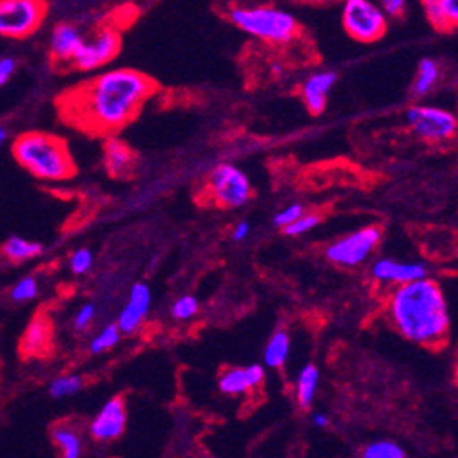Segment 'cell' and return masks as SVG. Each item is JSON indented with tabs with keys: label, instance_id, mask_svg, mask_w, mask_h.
Masks as SVG:
<instances>
[{
	"label": "cell",
	"instance_id": "23",
	"mask_svg": "<svg viewBox=\"0 0 458 458\" xmlns=\"http://www.w3.org/2000/svg\"><path fill=\"white\" fill-rule=\"evenodd\" d=\"M45 248L41 242H35V241H28L22 237H10L3 248H0V255H3L8 262L12 264H21L26 260H33L39 255H43Z\"/></svg>",
	"mask_w": 458,
	"mask_h": 458
},
{
	"label": "cell",
	"instance_id": "29",
	"mask_svg": "<svg viewBox=\"0 0 458 458\" xmlns=\"http://www.w3.org/2000/svg\"><path fill=\"white\" fill-rule=\"evenodd\" d=\"M68 268L73 276H87L94 268V253L89 248L75 250L68 259Z\"/></svg>",
	"mask_w": 458,
	"mask_h": 458
},
{
	"label": "cell",
	"instance_id": "28",
	"mask_svg": "<svg viewBox=\"0 0 458 458\" xmlns=\"http://www.w3.org/2000/svg\"><path fill=\"white\" fill-rule=\"evenodd\" d=\"M200 312V302L195 295H182L171 304V318L174 321H191Z\"/></svg>",
	"mask_w": 458,
	"mask_h": 458
},
{
	"label": "cell",
	"instance_id": "33",
	"mask_svg": "<svg viewBox=\"0 0 458 458\" xmlns=\"http://www.w3.org/2000/svg\"><path fill=\"white\" fill-rule=\"evenodd\" d=\"M304 213H307V211H304L302 204L295 202V204H290V206L283 208L279 213H276V215H274L272 224H274L276 227L284 229V227H288L290 224H293V222H295L301 215H304Z\"/></svg>",
	"mask_w": 458,
	"mask_h": 458
},
{
	"label": "cell",
	"instance_id": "12",
	"mask_svg": "<svg viewBox=\"0 0 458 458\" xmlns=\"http://www.w3.org/2000/svg\"><path fill=\"white\" fill-rule=\"evenodd\" d=\"M127 403L122 396L106 400L89 424V433L98 442L118 440L127 429Z\"/></svg>",
	"mask_w": 458,
	"mask_h": 458
},
{
	"label": "cell",
	"instance_id": "3",
	"mask_svg": "<svg viewBox=\"0 0 458 458\" xmlns=\"http://www.w3.org/2000/svg\"><path fill=\"white\" fill-rule=\"evenodd\" d=\"M15 162L33 178L47 183H61L75 174V162L66 140L57 134L30 131L12 143Z\"/></svg>",
	"mask_w": 458,
	"mask_h": 458
},
{
	"label": "cell",
	"instance_id": "24",
	"mask_svg": "<svg viewBox=\"0 0 458 458\" xmlns=\"http://www.w3.org/2000/svg\"><path fill=\"white\" fill-rule=\"evenodd\" d=\"M85 387V377L80 374H61L57 377H54L48 386V393L52 398L55 400H64V398H72L75 394H80Z\"/></svg>",
	"mask_w": 458,
	"mask_h": 458
},
{
	"label": "cell",
	"instance_id": "18",
	"mask_svg": "<svg viewBox=\"0 0 458 458\" xmlns=\"http://www.w3.org/2000/svg\"><path fill=\"white\" fill-rule=\"evenodd\" d=\"M83 41H85V33L78 26L61 22L54 26L50 33V39H48L50 55L57 63H72L73 55L78 54Z\"/></svg>",
	"mask_w": 458,
	"mask_h": 458
},
{
	"label": "cell",
	"instance_id": "27",
	"mask_svg": "<svg viewBox=\"0 0 458 458\" xmlns=\"http://www.w3.org/2000/svg\"><path fill=\"white\" fill-rule=\"evenodd\" d=\"M39 293H41V284H39V281H37V277H33V276H24V277H21V279L12 286V290H10V299H12L13 302L22 304V302H30V301L37 299V297H39Z\"/></svg>",
	"mask_w": 458,
	"mask_h": 458
},
{
	"label": "cell",
	"instance_id": "8",
	"mask_svg": "<svg viewBox=\"0 0 458 458\" xmlns=\"http://www.w3.org/2000/svg\"><path fill=\"white\" fill-rule=\"evenodd\" d=\"M381 239H384V232L379 225H365L328 244L325 257L339 268H358L370 259Z\"/></svg>",
	"mask_w": 458,
	"mask_h": 458
},
{
	"label": "cell",
	"instance_id": "19",
	"mask_svg": "<svg viewBox=\"0 0 458 458\" xmlns=\"http://www.w3.org/2000/svg\"><path fill=\"white\" fill-rule=\"evenodd\" d=\"M52 442L57 447L59 458H83L85 440L80 428L70 422H61L52 429Z\"/></svg>",
	"mask_w": 458,
	"mask_h": 458
},
{
	"label": "cell",
	"instance_id": "21",
	"mask_svg": "<svg viewBox=\"0 0 458 458\" xmlns=\"http://www.w3.org/2000/svg\"><path fill=\"white\" fill-rule=\"evenodd\" d=\"M440 78H442L440 64L431 57H424L422 61L418 63L414 80H412V85H411L412 98L422 99V98L429 96L435 90V87L438 85Z\"/></svg>",
	"mask_w": 458,
	"mask_h": 458
},
{
	"label": "cell",
	"instance_id": "39",
	"mask_svg": "<svg viewBox=\"0 0 458 458\" xmlns=\"http://www.w3.org/2000/svg\"><path fill=\"white\" fill-rule=\"evenodd\" d=\"M10 140V131L4 123H0V148H3Z\"/></svg>",
	"mask_w": 458,
	"mask_h": 458
},
{
	"label": "cell",
	"instance_id": "20",
	"mask_svg": "<svg viewBox=\"0 0 458 458\" xmlns=\"http://www.w3.org/2000/svg\"><path fill=\"white\" fill-rule=\"evenodd\" d=\"M319 369L314 363H307L295 377V402L301 409H310L319 391Z\"/></svg>",
	"mask_w": 458,
	"mask_h": 458
},
{
	"label": "cell",
	"instance_id": "1",
	"mask_svg": "<svg viewBox=\"0 0 458 458\" xmlns=\"http://www.w3.org/2000/svg\"><path fill=\"white\" fill-rule=\"evenodd\" d=\"M158 85L134 68H103L57 99L61 120L92 136H114L131 125Z\"/></svg>",
	"mask_w": 458,
	"mask_h": 458
},
{
	"label": "cell",
	"instance_id": "5",
	"mask_svg": "<svg viewBox=\"0 0 458 458\" xmlns=\"http://www.w3.org/2000/svg\"><path fill=\"white\" fill-rule=\"evenodd\" d=\"M206 197L220 209H237L251 200L250 176L233 164H218L206 180Z\"/></svg>",
	"mask_w": 458,
	"mask_h": 458
},
{
	"label": "cell",
	"instance_id": "7",
	"mask_svg": "<svg viewBox=\"0 0 458 458\" xmlns=\"http://www.w3.org/2000/svg\"><path fill=\"white\" fill-rule=\"evenodd\" d=\"M407 129L426 143L438 145L453 140L458 134L456 114L435 105H412L405 110Z\"/></svg>",
	"mask_w": 458,
	"mask_h": 458
},
{
	"label": "cell",
	"instance_id": "10",
	"mask_svg": "<svg viewBox=\"0 0 458 458\" xmlns=\"http://www.w3.org/2000/svg\"><path fill=\"white\" fill-rule=\"evenodd\" d=\"M122 52V33L114 26H103L90 35H85V41L78 54L72 59V66L80 72H98L108 66Z\"/></svg>",
	"mask_w": 458,
	"mask_h": 458
},
{
	"label": "cell",
	"instance_id": "31",
	"mask_svg": "<svg viewBox=\"0 0 458 458\" xmlns=\"http://www.w3.org/2000/svg\"><path fill=\"white\" fill-rule=\"evenodd\" d=\"M98 318V307L94 302H83L81 307L75 310L73 319H72V327L75 332H87L94 321Z\"/></svg>",
	"mask_w": 458,
	"mask_h": 458
},
{
	"label": "cell",
	"instance_id": "22",
	"mask_svg": "<svg viewBox=\"0 0 458 458\" xmlns=\"http://www.w3.org/2000/svg\"><path fill=\"white\" fill-rule=\"evenodd\" d=\"M292 351V339L284 328H279L272 334L264 347V365L268 369H281L286 365Z\"/></svg>",
	"mask_w": 458,
	"mask_h": 458
},
{
	"label": "cell",
	"instance_id": "38",
	"mask_svg": "<svg viewBox=\"0 0 458 458\" xmlns=\"http://www.w3.org/2000/svg\"><path fill=\"white\" fill-rule=\"evenodd\" d=\"M310 420H312V426L318 428V429H325V428L330 426V416L327 412H323V411L312 412Z\"/></svg>",
	"mask_w": 458,
	"mask_h": 458
},
{
	"label": "cell",
	"instance_id": "40",
	"mask_svg": "<svg viewBox=\"0 0 458 458\" xmlns=\"http://www.w3.org/2000/svg\"><path fill=\"white\" fill-rule=\"evenodd\" d=\"M454 384L458 386V361H456V365H454Z\"/></svg>",
	"mask_w": 458,
	"mask_h": 458
},
{
	"label": "cell",
	"instance_id": "4",
	"mask_svg": "<svg viewBox=\"0 0 458 458\" xmlns=\"http://www.w3.org/2000/svg\"><path fill=\"white\" fill-rule=\"evenodd\" d=\"M242 33L268 45H288L299 35L297 17L276 6H237L227 13Z\"/></svg>",
	"mask_w": 458,
	"mask_h": 458
},
{
	"label": "cell",
	"instance_id": "36",
	"mask_svg": "<svg viewBox=\"0 0 458 458\" xmlns=\"http://www.w3.org/2000/svg\"><path fill=\"white\" fill-rule=\"evenodd\" d=\"M17 70V59L12 55H4L0 57V87H4Z\"/></svg>",
	"mask_w": 458,
	"mask_h": 458
},
{
	"label": "cell",
	"instance_id": "16",
	"mask_svg": "<svg viewBox=\"0 0 458 458\" xmlns=\"http://www.w3.org/2000/svg\"><path fill=\"white\" fill-rule=\"evenodd\" d=\"M335 83L337 73L334 70H318L301 83L299 96L304 106H307V110L314 114V116H319V114L327 110L328 98Z\"/></svg>",
	"mask_w": 458,
	"mask_h": 458
},
{
	"label": "cell",
	"instance_id": "11",
	"mask_svg": "<svg viewBox=\"0 0 458 458\" xmlns=\"http://www.w3.org/2000/svg\"><path fill=\"white\" fill-rule=\"evenodd\" d=\"M429 268L420 260H398L391 257L376 259L370 264V279L381 286H402L418 279H426Z\"/></svg>",
	"mask_w": 458,
	"mask_h": 458
},
{
	"label": "cell",
	"instance_id": "32",
	"mask_svg": "<svg viewBox=\"0 0 458 458\" xmlns=\"http://www.w3.org/2000/svg\"><path fill=\"white\" fill-rule=\"evenodd\" d=\"M420 3H422V10H424L429 24L438 31H447V22L442 13L440 0H420Z\"/></svg>",
	"mask_w": 458,
	"mask_h": 458
},
{
	"label": "cell",
	"instance_id": "25",
	"mask_svg": "<svg viewBox=\"0 0 458 458\" xmlns=\"http://www.w3.org/2000/svg\"><path fill=\"white\" fill-rule=\"evenodd\" d=\"M122 335H123V332L120 330V327H118L116 321H114V323H106V325L101 327V328L96 332V335L90 339L89 351H90L92 354H105V352L112 351L114 347L118 345V343L122 341Z\"/></svg>",
	"mask_w": 458,
	"mask_h": 458
},
{
	"label": "cell",
	"instance_id": "35",
	"mask_svg": "<svg viewBox=\"0 0 458 458\" xmlns=\"http://www.w3.org/2000/svg\"><path fill=\"white\" fill-rule=\"evenodd\" d=\"M377 4L387 17H402L407 10V0H377Z\"/></svg>",
	"mask_w": 458,
	"mask_h": 458
},
{
	"label": "cell",
	"instance_id": "17",
	"mask_svg": "<svg viewBox=\"0 0 458 458\" xmlns=\"http://www.w3.org/2000/svg\"><path fill=\"white\" fill-rule=\"evenodd\" d=\"M103 164L112 178H129L136 167V155L132 147L116 134L106 136L103 143Z\"/></svg>",
	"mask_w": 458,
	"mask_h": 458
},
{
	"label": "cell",
	"instance_id": "15",
	"mask_svg": "<svg viewBox=\"0 0 458 458\" xmlns=\"http://www.w3.org/2000/svg\"><path fill=\"white\" fill-rule=\"evenodd\" d=\"M264 379L266 370L259 363L248 367H229L218 376V391L225 396H244L259 389Z\"/></svg>",
	"mask_w": 458,
	"mask_h": 458
},
{
	"label": "cell",
	"instance_id": "34",
	"mask_svg": "<svg viewBox=\"0 0 458 458\" xmlns=\"http://www.w3.org/2000/svg\"><path fill=\"white\" fill-rule=\"evenodd\" d=\"M447 30H458V0H440Z\"/></svg>",
	"mask_w": 458,
	"mask_h": 458
},
{
	"label": "cell",
	"instance_id": "2",
	"mask_svg": "<svg viewBox=\"0 0 458 458\" xmlns=\"http://www.w3.org/2000/svg\"><path fill=\"white\" fill-rule=\"evenodd\" d=\"M387 316L402 337L422 347L442 345L451 330L445 293L429 277L396 286L387 299Z\"/></svg>",
	"mask_w": 458,
	"mask_h": 458
},
{
	"label": "cell",
	"instance_id": "9",
	"mask_svg": "<svg viewBox=\"0 0 458 458\" xmlns=\"http://www.w3.org/2000/svg\"><path fill=\"white\" fill-rule=\"evenodd\" d=\"M45 0H0V39H26L45 22Z\"/></svg>",
	"mask_w": 458,
	"mask_h": 458
},
{
	"label": "cell",
	"instance_id": "37",
	"mask_svg": "<svg viewBox=\"0 0 458 458\" xmlns=\"http://www.w3.org/2000/svg\"><path fill=\"white\" fill-rule=\"evenodd\" d=\"M250 233H251V224L246 222V220H242V222L235 224L233 232H232V239H233L235 242H244V241L250 237Z\"/></svg>",
	"mask_w": 458,
	"mask_h": 458
},
{
	"label": "cell",
	"instance_id": "6",
	"mask_svg": "<svg viewBox=\"0 0 458 458\" xmlns=\"http://www.w3.org/2000/svg\"><path fill=\"white\" fill-rule=\"evenodd\" d=\"M341 24L351 39L372 45L387 33L389 17L376 0H343Z\"/></svg>",
	"mask_w": 458,
	"mask_h": 458
},
{
	"label": "cell",
	"instance_id": "13",
	"mask_svg": "<svg viewBox=\"0 0 458 458\" xmlns=\"http://www.w3.org/2000/svg\"><path fill=\"white\" fill-rule=\"evenodd\" d=\"M21 354L30 360H41L54 352V325L47 314L33 316L21 337Z\"/></svg>",
	"mask_w": 458,
	"mask_h": 458
},
{
	"label": "cell",
	"instance_id": "26",
	"mask_svg": "<svg viewBox=\"0 0 458 458\" xmlns=\"http://www.w3.org/2000/svg\"><path fill=\"white\" fill-rule=\"evenodd\" d=\"M360 458H407V453L398 442L384 438L367 444L361 449Z\"/></svg>",
	"mask_w": 458,
	"mask_h": 458
},
{
	"label": "cell",
	"instance_id": "30",
	"mask_svg": "<svg viewBox=\"0 0 458 458\" xmlns=\"http://www.w3.org/2000/svg\"><path fill=\"white\" fill-rule=\"evenodd\" d=\"M321 224V215L318 213H304L301 215L293 224H290L288 227H284L283 232L288 237H301L304 233H310L314 229Z\"/></svg>",
	"mask_w": 458,
	"mask_h": 458
},
{
	"label": "cell",
	"instance_id": "14",
	"mask_svg": "<svg viewBox=\"0 0 458 458\" xmlns=\"http://www.w3.org/2000/svg\"><path fill=\"white\" fill-rule=\"evenodd\" d=\"M150 309H152V292H150L148 284L136 283L131 288L123 309L118 314L116 323H118L120 330L125 335L136 334L145 325V319H147Z\"/></svg>",
	"mask_w": 458,
	"mask_h": 458
}]
</instances>
